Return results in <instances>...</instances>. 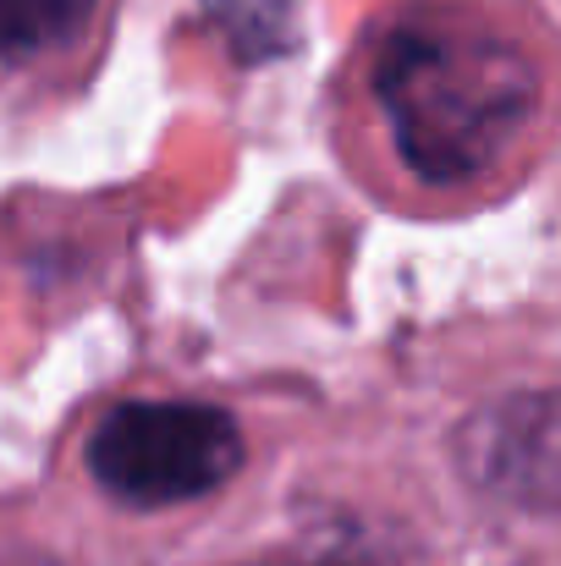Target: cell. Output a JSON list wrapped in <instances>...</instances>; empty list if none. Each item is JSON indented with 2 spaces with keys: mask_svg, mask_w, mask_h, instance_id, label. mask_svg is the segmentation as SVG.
Returning <instances> with one entry per match:
<instances>
[{
  "mask_svg": "<svg viewBox=\"0 0 561 566\" xmlns=\"http://www.w3.org/2000/svg\"><path fill=\"white\" fill-rule=\"evenodd\" d=\"M94 17V0H0V61H33L72 44Z\"/></svg>",
  "mask_w": 561,
  "mask_h": 566,
  "instance_id": "3",
  "label": "cell"
},
{
  "mask_svg": "<svg viewBox=\"0 0 561 566\" xmlns=\"http://www.w3.org/2000/svg\"><path fill=\"white\" fill-rule=\"evenodd\" d=\"M242 468V429L204 401H127L100 418L89 473L105 495L138 512L183 506L220 490Z\"/></svg>",
  "mask_w": 561,
  "mask_h": 566,
  "instance_id": "2",
  "label": "cell"
},
{
  "mask_svg": "<svg viewBox=\"0 0 561 566\" xmlns=\"http://www.w3.org/2000/svg\"><path fill=\"white\" fill-rule=\"evenodd\" d=\"M0 566H55V562H44V556H22V562H0Z\"/></svg>",
  "mask_w": 561,
  "mask_h": 566,
  "instance_id": "4",
  "label": "cell"
},
{
  "mask_svg": "<svg viewBox=\"0 0 561 566\" xmlns=\"http://www.w3.org/2000/svg\"><path fill=\"white\" fill-rule=\"evenodd\" d=\"M396 155L429 182H468L490 171L540 105L534 61L479 28H402L374 66Z\"/></svg>",
  "mask_w": 561,
  "mask_h": 566,
  "instance_id": "1",
  "label": "cell"
}]
</instances>
